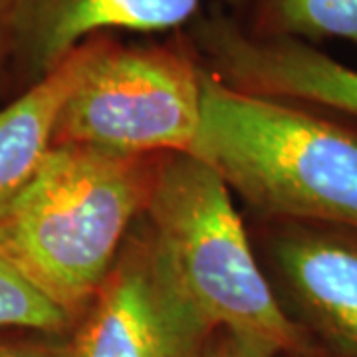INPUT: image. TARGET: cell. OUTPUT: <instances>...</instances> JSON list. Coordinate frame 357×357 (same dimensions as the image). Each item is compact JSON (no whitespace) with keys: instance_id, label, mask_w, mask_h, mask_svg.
Instances as JSON below:
<instances>
[{"instance_id":"obj_1","label":"cell","mask_w":357,"mask_h":357,"mask_svg":"<svg viewBox=\"0 0 357 357\" xmlns=\"http://www.w3.org/2000/svg\"><path fill=\"white\" fill-rule=\"evenodd\" d=\"M159 159L54 145L0 215V260L79 321L145 211Z\"/></svg>"},{"instance_id":"obj_2","label":"cell","mask_w":357,"mask_h":357,"mask_svg":"<svg viewBox=\"0 0 357 357\" xmlns=\"http://www.w3.org/2000/svg\"><path fill=\"white\" fill-rule=\"evenodd\" d=\"M191 155L262 217L357 232V133L300 103L230 88L203 66Z\"/></svg>"},{"instance_id":"obj_3","label":"cell","mask_w":357,"mask_h":357,"mask_svg":"<svg viewBox=\"0 0 357 357\" xmlns=\"http://www.w3.org/2000/svg\"><path fill=\"white\" fill-rule=\"evenodd\" d=\"M143 218L183 294L215 330L252 337L276 354L306 340L256 260L230 189L191 153L161 155Z\"/></svg>"},{"instance_id":"obj_4","label":"cell","mask_w":357,"mask_h":357,"mask_svg":"<svg viewBox=\"0 0 357 357\" xmlns=\"http://www.w3.org/2000/svg\"><path fill=\"white\" fill-rule=\"evenodd\" d=\"M203 64L187 38L123 44L105 34L60 112L54 145L121 155L191 153Z\"/></svg>"},{"instance_id":"obj_5","label":"cell","mask_w":357,"mask_h":357,"mask_svg":"<svg viewBox=\"0 0 357 357\" xmlns=\"http://www.w3.org/2000/svg\"><path fill=\"white\" fill-rule=\"evenodd\" d=\"M217 332L183 294L145 218L74 330L76 357H203Z\"/></svg>"},{"instance_id":"obj_6","label":"cell","mask_w":357,"mask_h":357,"mask_svg":"<svg viewBox=\"0 0 357 357\" xmlns=\"http://www.w3.org/2000/svg\"><path fill=\"white\" fill-rule=\"evenodd\" d=\"M199 62L230 88L357 119V70L296 38H260L213 2L187 30Z\"/></svg>"},{"instance_id":"obj_7","label":"cell","mask_w":357,"mask_h":357,"mask_svg":"<svg viewBox=\"0 0 357 357\" xmlns=\"http://www.w3.org/2000/svg\"><path fill=\"white\" fill-rule=\"evenodd\" d=\"M206 0H13L18 91L36 84L98 34L169 32L189 26ZM243 10L252 0H211Z\"/></svg>"},{"instance_id":"obj_8","label":"cell","mask_w":357,"mask_h":357,"mask_svg":"<svg viewBox=\"0 0 357 357\" xmlns=\"http://www.w3.org/2000/svg\"><path fill=\"white\" fill-rule=\"evenodd\" d=\"M270 258L284 292L333 344L357 354V232L278 222Z\"/></svg>"},{"instance_id":"obj_9","label":"cell","mask_w":357,"mask_h":357,"mask_svg":"<svg viewBox=\"0 0 357 357\" xmlns=\"http://www.w3.org/2000/svg\"><path fill=\"white\" fill-rule=\"evenodd\" d=\"M103 36L79 44L42 79L0 105V215L38 175L54 147L60 112L102 48Z\"/></svg>"},{"instance_id":"obj_10","label":"cell","mask_w":357,"mask_h":357,"mask_svg":"<svg viewBox=\"0 0 357 357\" xmlns=\"http://www.w3.org/2000/svg\"><path fill=\"white\" fill-rule=\"evenodd\" d=\"M244 28L260 38H296L307 44L345 40L357 46V0H252Z\"/></svg>"},{"instance_id":"obj_11","label":"cell","mask_w":357,"mask_h":357,"mask_svg":"<svg viewBox=\"0 0 357 357\" xmlns=\"http://www.w3.org/2000/svg\"><path fill=\"white\" fill-rule=\"evenodd\" d=\"M77 321L0 260V332L72 333Z\"/></svg>"},{"instance_id":"obj_12","label":"cell","mask_w":357,"mask_h":357,"mask_svg":"<svg viewBox=\"0 0 357 357\" xmlns=\"http://www.w3.org/2000/svg\"><path fill=\"white\" fill-rule=\"evenodd\" d=\"M0 357H76L74 332H0Z\"/></svg>"},{"instance_id":"obj_13","label":"cell","mask_w":357,"mask_h":357,"mask_svg":"<svg viewBox=\"0 0 357 357\" xmlns=\"http://www.w3.org/2000/svg\"><path fill=\"white\" fill-rule=\"evenodd\" d=\"M14 68L13 0H0V105L18 96Z\"/></svg>"},{"instance_id":"obj_14","label":"cell","mask_w":357,"mask_h":357,"mask_svg":"<svg viewBox=\"0 0 357 357\" xmlns=\"http://www.w3.org/2000/svg\"><path fill=\"white\" fill-rule=\"evenodd\" d=\"M278 354L252 337L217 330L204 349L203 357H276Z\"/></svg>"}]
</instances>
